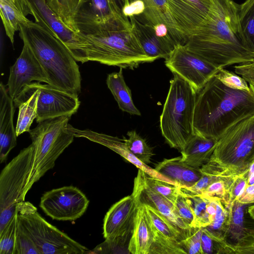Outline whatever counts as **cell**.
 I'll return each instance as SVG.
<instances>
[{
  "mask_svg": "<svg viewBox=\"0 0 254 254\" xmlns=\"http://www.w3.org/2000/svg\"><path fill=\"white\" fill-rule=\"evenodd\" d=\"M127 135L128 138L123 140L129 150L142 163H150L154 155L152 148L134 130L128 131Z\"/></svg>",
  "mask_w": 254,
  "mask_h": 254,
  "instance_id": "31",
  "label": "cell"
},
{
  "mask_svg": "<svg viewBox=\"0 0 254 254\" xmlns=\"http://www.w3.org/2000/svg\"><path fill=\"white\" fill-rule=\"evenodd\" d=\"M248 212L251 218L254 220V204L248 207Z\"/></svg>",
  "mask_w": 254,
  "mask_h": 254,
  "instance_id": "50",
  "label": "cell"
},
{
  "mask_svg": "<svg viewBox=\"0 0 254 254\" xmlns=\"http://www.w3.org/2000/svg\"><path fill=\"white\" fill-rule=\"evenodd\" d=\"M33 81L49 84L44 68L28 45L23 43L20 56L10 67L7 84L9 96L14 100Z\"/></svg>",
  "mask_w": 254,
  "mask_h": 254,
  "instance_id": "15",
  "label": "cell"
},
{
  "mask_svg": "<svg viewBox=\"0 0 254 254\" xmlns=\"http://www.w3.org/2000/svg\"><path fill=\"white\" fill-rule=\"evenodd\" d=\"M142 175L148 187L174 204L181 191L180 186L151 177L143 171Z\"/></svg>",
  "mask_w": 254,
  "mask_h": 254,
  "instance_id": "33",
  "label": "cell"
},
{
  "mask_svg": "<svg viewBox=\"0 0 254 254\" xmlns=\"http://www.w3.org/2000/svg\"><path fill=\"white\" fill-rule=\"evenodd\" d=\"M236 200L243 204H254V184L247 185L243 193Z\"/></svg>",
  "mask_w": 254,
  "mask_h": 254,
  "instance_id": "47",
  "label": "cell"
},
{
  "mask_svg": "<svg viewBox=\"0 0 254 254\" xmlns=\"http://www.w3.org/2000/svg\"><path fill=\"white\" fill-rule=\"evenodd\" d=\"M49 6L72 31L78 32L76 17L87 0H46Z\"/></svg>",
  "mask_w": 254,
  "mask_h": 254,
  "instance_id": "26",
  "label": "cell"
},
{
  "mask_svg": "<svg viewBox=\"0 0 254 254\" xmlns=\"http://www.w3.org/2000/svg\"><path fill=\"white\" fill-rule=\"evenodd\" d=\"M202 228L190 227L186 238L181 241L183 248L188 254H203L201 249Z\"/></svg>",
  "mask_w": 254,
  "mask_h": 254,
  "instance_id": "38",
  "label": "cell"
},
{
  "mask_svg": "<svg viewBox=\"0 0 254 254\" xmlns=\"http://www.w3.org/2000/svg\"><path fill=\"white\" fill-rule=\"evenodd\" d=\"M129 19L133 31L146 54L154 61L168 58L174 49L157 36L152 26L135 16Z\"/></svg>",
  "mask_w": 254,
  "mask_h": 254,
  "instance_id": "21",
  "label": "cell"
},
{
  "mask_svg": "<svg viewBox=\"0 0 254 254\" xmlns=\"http://www.w3.org/2000/svg\"><path fill=\"white\" fill-rule=\"evenodd\" d=\"M144 5L141 0H130L129 3L123 11V14L129 18L131 16H139L143 12Z\"/></svg>",
  "mask_w": 254,
  "mask_h": 254,
  "instance_id": "46",
  "label": "cell"
},
{
  "mask_svg": "<svg viewBox=\"0 0 254 254\" xmlns=\"http://www.w3.org/2000/svg\"><path fill=\"white\" fill-rule=\"evenodd\" d=\"M17 212L0 232V254H15Z\"/></svg>",
  "mask_w": 254,
  "mask_h": 254,
  "instance_id": "35",
  "label": "cell"
},
{
  "mask_svg": "<svg viewBox=\"0 0 254 254\" xmlns=\"http://www.w3.org/2000/svg\"><path fill=\"white\" fill-rule=\"evenodd\" d=\"M246 204L237 200L231 202L229 207V220L227 234L237 241L242 236L245 227L244 222V209Z\"/></svg>",
  "mask_w": 254,
  "mask_h": 254,
  "instance_id": "32",
  "label": "cell"
},
{
  "mask_svg": "<svg viewBox=\"0 0 254 254\" xmlns=\"http://www.w3.org/2000/svg\"><path fill=\"white\" fill-rule=\"evenodd\" d=\"M136 200L138 206L127 250L132 254H149L154 239L152 223L144 204Z\"/></svg>",
  "mask_w": 254,
  "mask_h": 254,
  "instance_id": "20",
  "label": "cell"
},
{
  "mask_svg": "<svg viewBox=\"0 0 254 254\" xmlns=\"http://www.w3.org/2000/svg\"><path fill=\"white\" fill-rule=\"evenodd\" d=\"M24 88L39 91L37 123L59 117H71L78 109L80 102L78 95L67 92L49 84L33 82Z\"/></svg>",
  "mask_w": 254,
  "mask_h": 254,
  "instance_id": "13",
  "label": "cell"
},
{
  "mask_svg": "<svg viewBox=\"0 0 254 254\" xmlns=\"http://www.w3.org/2000/svg\"><path fill=\"white\" fill-rule=\"evenodd\" d=\"M122 69L120 68L118 72L108 75L107 86L122 111L130 115L140 116V111L133 103L131 91L125 82Z\"/></svg>",
  "mask_w": 254,
  "mask_h": 254,
  "instance_id": "25",
  "label": "cell"
},
{
  "mask_svg": "<svg viewBox=\"0 0 254 254\" xmlns=\"http://www.w3.org/2000/svg\"><path fill=\"white\" fill-rule=\"evenodd\" d=\"M34 160L32 144L23 149L0 174V232L16 213L17 204L25 201V190Z\"/></svg>",
  "mask_w": 254,
  "mask_h": 254,
  "instance_id": "9",
  "label": "cell"
},
{
  "mask_svg": "<svg viewBox=\"0 0 254 254\" xmlns=\"http://www.w3.org/2000/svg\"><path fill=\"white\" fill-rule=\"evenodd\" d=\"M152 228L154 239L149 254H187L181 241L164 236L156 229L153 224Z\"/></svg>",
  "mask_w": 254,
  "mask_h": 254,
  "instance_id": "30",
  "label": "cell"
},
{
  "mask_svg": "<svg viewBox=\"0 0 254 254\" xmlns=\"http://www.w3.org/2000/svg\"><path fill=\"white\" fill-rule=\"evenodd\" d=\"M132 194L140 202L152 207L182 230H187L190 228L178 216L173 203L146 184L140 169L134 179Z\"/></svg>",
  "mask_w": 254,
  "mask_h": 254,
  "instance_id": "17",
  "label": "cell"
},
{
  "mask_svg": "<svg viewBox=\"0 0 254 254\" xmlns=\"http://www.w3.org/2000/svg\"><path fill=\"white\" fill-rule=\"evenodd\" d=\"M15 254H41L36 245L17 219Z\"/></svg>",
  "mask_w": 254,
  "mask_h": 254,
  "instance_id": "37",
  "label": "cell"
},
{
  "mask_svg": "<svg viewBox=\"0 0 254 254\" xmlns=\"http://www.w3.org/2000/svg\"><path fill=\"white\" fill-rule=\"evenodd\" d=\"M0 14L6 35L13 44L19 26L31 21L27 17L30 14L27 0H0Z\"/></svg>",
  "mask_w": 254,
  "mask_h": 254,
  "instance_id": "23",
  "label": "cell"
},
{
  "mask_svg": "<svg viewBox=\"0 0 254 254\" xmlns=\"http://www.w3.org/2000/svg\"><path fill=\"white\" fill-rule=\"evenodd\" d=\"M220 178L202 174L200 179L192 186L181 188V191L187 195L201 194L204 190L211 183L220 179Z\"/></svg>",
  "mask_w": 254,
  "mask_h": 254,
  "instance_id": "44",
  "label": "cell"
},
{
  "mask_svg": "<svg viewBox=\"0 0 254 254\" xmlns=\"http://www.w3.org/2000/svg\"><path fill=\"white\" fill-rule=\"evenodd\" d=\"M141 0L143 2L144 10L140 15L135 17L141 21L151 25L161 24L166 25L179 43L184 45L187 39L180 31L174 20L167 0Z\"/></svg>",
  "mask_w": 254,
  "mask_h": 254,
  "instance_id": "19",
  "label": "cell"
},
{
  "mask_svg": "<svg viewBox=\"0 0 254 254\" xmlns=\"http://www.w3.org/2000/svg\"><path fill=\"white\" fill-rule=\"evenodd\" d=\"M247 175H242L230 180L228 188L229 204L236 200L244 191L247 185Z\"/></svg>",
  "mask_w": 254,
  "mask_h": 254,
  "instance_id": "43",
  "label": "cell"
},
{
  "mask_svg": "<svg viewBox=\"0 0 254 254\" xmlns=\"http://www.w3.org/2000/svg\"><path fill=\"white\" fill-rule=\"evenodd\" d=\"M231 179L220 178L209 185L201 193V195L216 196L220 198L227 206L229 201L228 196V188Z\"/></svg>",
  "mask_w": 254,
  "mask_h": 254,
  "instance_id": "41",
  "label": "cell"
},
{
  "mask_svg": "<svg viewBox=\"0 0 254 254\" xmlns=\"http://www.w3.org/2000/svg\"><path fill=\"white\" fill-rule=\"evenodd\" d=\"M19 35L44 68L49 84L78 95L81 91L79 66L69 51L57 36L36 22L20 25Z\"/></svg>",
  "mask_w": 254,
  "mask_h": 254,
  "instance_id": "4",
  "label": "cell"
},
{
  "mask_svg": "<svg viewBox=\"0 0 254 254\" xmlns=\"http://www.w3.org/2000/svg\"><path fill=\"white\" fill-rule=\"evenodd\" d=\"M68 129L74 137H85L109 148L133 164L137 168L143 171L149 176L175 185L171 180L140 161L129 150L123 139L99 133L89 129L80 130L74 128L70 124H68Z\"/></svg>",
  "mask_w": 254,
  "mask_h": 254,
  "instance_id": "16",
  "label": "cell"
},
{
  "mask_svg": "<svg viewBox=\"0 0 254 254\" xmlns=\"http://www.w3.org/2000/svg\"><path fill=\"white\" fill-rule=\"evenodd\" d=\"M228 253L254 254V224L244 227L243 234L236 243L229 244Z\"/></svg>",
  "mask_w": 254,
  "mask_h": 254,
  "instance_id": "36",
  "label": "cell"
},
{
  "mask_svg": "<svg viewBox=\"0 0 254 254\" xmlns=\"http://www.w3.org/2000/svg\"><path fill=\"white\" fill-rule=\"evenodd\" d=\"M235 72L254 86V62L234 66Z\"/></svg>",
  "mask_w": 254,
  "mask_h": 254,
  "instance_id": "45",
  "label": "cell"
},
{
  "mask_svg": "<svg viewBox=\"0 0 254 254\" xmlns=\"http://www.w3.org/2000/svg\"><path fill=\"white\" fill-rule=\"evenodd\" d=\"M17 219L41 254H83L88 249L48 222L28 201L16 206Z\"/></svg>",
  "mask_w": 254,
  "mask_h": 254,
  "instance_id": "8",
  "label": "cell"
},
{
  "mask_svg": "<svg viewBox=\"0 0 254 254\" xmlns=\"http://www.w3.org/2000/svg\"><path fill=\"white\" fill-rule=\"evenodd\" d=\"M89 203V200L79 189L69 186L45 192L40 206L54 220L73 221L83 215Z\"/></svg>",
  "mask_w": 254,
  "mask_h": 254,
  "instance_id": "11",
  "label": "cell"
},
{
  "mask_svg": "<svg viewBox=\"0 0 254 254\" xmlns=\"http://www.w3.org/2000/svg\"><path fill=\"white\" fill-rule=\"evenodd\" d=\"M154 169L181 188L192 186L202 175L199 169L183 162L181 156L164 159L155 164Z\"/></svg>",
  "mask_w": 254,
  "mask_h": 254,
  "instance_id": "22",
  "label": "cell"
},
{
  "mask_svg": "<svg viewBox=\"0 0 254 254\" xmlns=\"http://www.w3.org/2000/svg\"><path fill=\"white\" fill-rule=\"evenodd\" d=\"M254 162V115L229 127L218 139L202 174L232 179L247 175Z\"/></svg>",
  "mask_w": 254,
  "mask_h": 254,
  "instance_id": "5",
  "label": "cell"
},
{
  "mask_svg": "<svg viewBox=\"0 0 254 254\" xmlns=\"http://www.w3.org/2000/svg\"><path fill=\"white\" fill-rule=\"evenodd\" d=\"M238 17L245 45L254 54V0L238 5Z\"/></svg>",
  "mask_w": 254,
  "mask_h": 254,
  "instance_id": "28",
  "label": "cell"
},
{
  "mask_svg": "<svg viewBox=\"0 0 254 254\" xmlns=\"http://www.w3.org/2000/svg\"><path fill=\"white\" fill-rule=\"evenodd\" d=\"M87 2L88 6H83L78 13L96 21L107 22L114 19H129L118 9L112 0H87Z\"/></svg>",
  "mask_w": 254,
  "mask_h": 254,
  "instance_id": "27",
  "label": "cell"
},
{
  "mask_svg": "<svg viewBox=\"0 0 254 254\" xmlns=\"http://www.w3.org/2000/svg\"><path fill=\"white\" fill-rule=\"evenodd\" d=\"M217 140L194 133L180 151L182 161L191 167L200 169L209 160Z\"/></svg>",
  "mask_w": 254,
  "mask_h": 254,
  "instance_id": "24",
  "label": "cell"
},
{
  "mask_svg": "<svg viewBox=\"0 0 254 254\" xmlns=\"http://www.w3.org/2000/svg\"><path fill=\"white\" fill-rule=\"evenodd\" d=\"M70 117L64 116L42 121L29 131L34 147V160L26 194L54 168L56 160L73 142L74 136L68 129Z\"/></svg>",
  "mask_w": 254,
  "mask_h": 254,
  "instance_id": "7",
  "label": "cell"
},
{
  "mask_svg": "<svg viewBox=\"0 0 254 254\" xmlns=\"http://www.w3.org/2000/svg\"><path fill=\"white\" fill-rule=\"evenodd\" d=\"M35 22L58 36L66 46L76 62L82 64L86 60L82 53L76 33L70 30L58 15L49 6L46 0H27Z\"/></svg>",
  "mask_w": 254,
  "mask_h": 254,
  "instance_id": "14",
  "label": "cell"
},
{
  "mask_svg": "<svg viewBox=\"0 0 254 254\" xmlns=\"http://www.w3.org/2000/svg\"><path fill=\"white\" fill-rule=\"evenodd\" d=\"M177 215L190 227H194V216L189 201L181 191L174 203Z\"/></svg>",
  "mask_w": 254,
  "mask_h": 254,
  "instance_id": "39",
  "label": "cell"
},
{
  "mask_svg": "<svg viewBox=\"0 0 254 254\" xmlns=\"http://www.w3.org/2000/svg\"><path fill=\"white\" fill-rule=\"evenodd\" d=\"M181 0L194 12L202 22L209 13L213 1V0Z\"/></svg>",
  "mask_w": 254,
  "mask_h": 254,
  "instance_id": "42",
  "label": "cell"
},
{
  "mask_svg": "<svg viewBox=\"0 0 254 254\" xmlns=\"http://www.w3.org/2000/svg\"><path fill=\"white\" fill-rule=\"evenodd\" d=\"M196 93L189 82L174 74L160 117V127L166 142L180 151L194 134Z\"/></svg>",
  "mask_w": 254,
  "mask_h": 254,
  "instance_id": "6",
  "label": "cell"
},
{
  "mask_svg": "<svg viewBox=\"0 0 254 254\" xmlns=\"http://www.w3.org/2000/svg\"><path fill=\"white\" fill-rule=\"evenodd\" d=\"M118 9L123 13V9L129 3V0H112Z\"/></svg>",
  "mask_w": 254,
  "mask_h": 254,
  "instance_id": "49",
  "label": "cell"
},
{
  "mask_svg": "<svg viewBox=\"0 0 254 254\" xmlns=\"http://www.w3.org/2000/svg\"><path fill=\"white\" fill-rule=\"evenodd\" d=\"M138 206L131 194L114 204L103 221V234L105 241L102 247L106 254L117 253L127 241H129Z\"/></svg>",
  "mask_w": 254,
  "mask_h": 254,
  "instance_id": "10",
  "label": "cell"
},
{
  "mask_svg": "<svg viewBox=\"0 0 254 254\" xmlns=\"http://www.w3.org/2000/svg\"><path fill=\"white\" fill-rule=\"evenodd\" d=\"M238 5L234 0H213L207 15L185 46L218 69L254 62L240 30Z\"/></svg>",
  "mask_w": 254,
  "mask_h": 254,
  "instance_id": "1",
  "label": "cell"
},
{
  "mask_svg": "<svg viewBox=\"0 0 254 254\" xmlns=\"http://www.w3.org/2000/svg\"><path fill=\"white\" fill-rule=\"evenodd\" d=\"M190 203L194 216V227L205 228L211 222L207 212V199L201 194L185 195Z\"/></svg>",
  "mask_w": 254,
  "mask_h": 254,
  "instance_id": "34",
  "label": "cell"
},
{
  "mask_svg": "<svg viewBox=\"0 0 254 254\" xmlns=\"http://www.w3.org/2000/svg\"><path fill=\"white\" fill-rule=\"evenodd\" d=\"M13 100L1 82L0 84V162H5L10 151L16 145L13 125L15 112Z\"/></svg>",
  "mask_w": 254,
  "mask_h": 254,
  "instance_id": "18",
  "label": "cell"
},
{
  "mask_svg": "<svg viewBox=\"0 0 254 254\" xmlns=\"http://www.w3.org/2000/svg\"><path fill=\"white\" fill-rule=\"evenodd\" d=\"M213 240L202 229L201 249L203 254L213 253Z\"/></svg>",
  "mask_w": 254,
  "mask_h": 254,
  "instance_id": "48",
  "label": "cell"
},
{
  "mask_svg": "<svg viewBox=\"0 0 254 254\" xmlns=\"http://www.w3.org/2000/svg\"><path fill=\"white\" fill-rule=\"evenodd\" d=\"M75 21L76 33L88 61L130 69L154 61L144 51L129 19L100 22L78 13Z\"/></svg>",
  "mask_w": 254,
  "mask_h": 254,
  "instance_id": "2",
  "label": "cell"
},
{
  "mask_svg": "<svg viewBox=\"0 0 254 254\" xmlns=\"http://www.w3.org/2000/svg\"><path fill=\"white\" fill-rule=\"evenodd\" d=\"M143 204L153 225L159 232L169 238L179 241L186 238L190 229L187 230H182L158 211L148 205Z\"/></svg>",
  "mask_w": 254,
  "mask_h": 254,
  "instance_id": "29",
  "label": "cell"
},
{
  "mask_svg": "<svg viewBox=\"0 0 254 254\" xmlns=\"http://www.w3.org/2000/svg\"><path fill=\"white\" fill-rule=\"evenodd\" d=\"M165 63L174 74L189 82L196 92L219 70L183 45L175 47Z\"/></svg>",
  "mask_w": 254,
  "mask_h": 254,
  "instance_id": "12",
  "label": "cell"
},
{
  "mask_svg": "<svg viewBox=\"0 0 254 254\" xmlns=\"http://www.w3.org/2000/svg\"><path fill=\"white\" fill-rule=\"evenodd\" d=\"M215 75L230 88L241 90H249L250 88V84L243 77L232 71L220 68Z\"/></svg>",
  "mask_w": 254,
  "mask_h": 254,
  "instance_id": "40",
  "label": "cell"
},
{
  "mask_svg": "<svg viewBox=\"0 0 254 254\" xmlns=\"http://www.w3.org/2000/svg\"><path fill=\"white\" fill-rule=\"evenodd\" d=\"M249 90L230 88L215 75L197 92L194 133L218 139L238 121L254 115V86Z\"/></svg>",
  "mask_w": 254,
  "mask_h": 254,
  "instance_id": "3",
  "label": "cell"
}]
</instances>
